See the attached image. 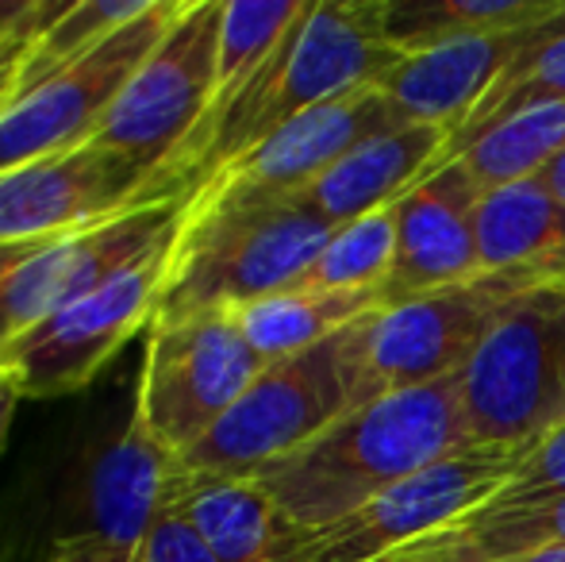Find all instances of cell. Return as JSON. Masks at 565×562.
Instances as JSON below:
<instances>
[{"instance_id": "cell-1", "label": "cell", "mask_w": 565, "mask_h": 562, "mask_svg": "<svg viewBox=\"0 0 565 562\" xmlns=\"http://www.w3.org/2000/svg\"><path fill=\"white\" fill-rule=\"evenodd\" d=\"M466 447L473 443L454 374L350 409L312 443L254 474V481L297 528H323Z\"/></svg>"}, {"instance_id": "cell-2", "label": "cell", "mask_w": 565, "mask_h": 562, "mask_svg": "<svg viewBox=\"0 0 565 562\" xmlns=\"http://www.w3.org/2000/svg\"><path fill=\"white\" fill-rule=\"evenodd\" d=\"M401 54L385 43L381 0H331L300 12L231 108L170 170V189L189 197L201 181L254 150L297 116L358 89H381Z\"/></svg>"}, {"instance_id": "cell-3", "label": "cell", "mask_w": 565, "mask_h": 562, "mask_svg": "<svg viewBox=\"0 0 565 562\" xmlns=\"http://www.w3.org/2000/svg\"><path fill=\"white\" fill-rule=\"evenodd\" d=\"M335 227L292 201L254 209L181 212L170 278L154 320L235 312L300 285Z\"/></svg>"}, {"instance_id": "cell-4", "label": "cell", "mask_w": 565, "mask_h": 562, "mask_svg": "<svg viewBox=\"0 0 565 562\" xmlns=\"http://www.w3.org/2000/svg\"><path fill=\"white\" fill-rule=\"evenodd\" d=\"M365 320L308 351L269 362L238 397V405L173 466L185 474L254 478L328 432L350 409L362 405Z\"/></svg>"}, {"instance_id": "cell-5", "label": "cell", "mask_w": 565, "mask_h": 562, "mask_svg": "<svg viewBox=\"0 0 565 562\" xmlns=\"http://www.w3.org/2000/svg\"><path fill=\"white\" fill-rule=\"evenodd\" d=\"M473 447L527 455L565 424V282H543L504 308L458 370Z\"/></svg>"}, {"instance_id": "cell-6", "label": "cell", "mask_w": 565, "mask_h": 562, "mask_svg": "<svg viewBox=\"0 0 565 562\" xmlns=\"http://www.w3.org/2000/svg\"><path fill=\"white\" fill-rule=\"evenodd\" d=\"M565 282V266H512L381 308L362 331V405L454 378L520 293Z\"/></svg>"}, {"instance_id": "cell-7", "label": "cell", "mask_w": 565, "mask_h": 562, "mask_svg": "<svg viewBox=\"0 0 565 562\" xmlns=\"http://www.w3.org/2000/svg\"><path fill=\"white\" fill-rule=\"evenodd\" d=\"M220 15L224 0H181L166 35L131 74V82L100 120L97 136L89 139L93 150L147 173L158 193H166L162 170L170 158L209 120Z\"/></svg>"}, {"instance_id": "cell-8", "label": "cell", "mask_w": 565, "mask_h": 562, "mask_svg": "<svg viewBox=\"0 0 565 562\" xmlns=\"http://www.w3.org/2000/svg\"><path fill=\"white\" fill-rule=\"evenodd\" d=\"M520 463L515 450L466 447L331 524L297 528L277 562H393L419 543L450 536L512 481Z\"/></svg>"}, {"instance_id": "cell-9", "label": "cell", "mask_w": 565, "mask_h": 562, "mask_svg": "<svg viewBox=\"0 0 565 562\" xmlns=\"http://www.w3.org/2000/svg\"><path fill=\"white\" fill-rule=\"evenodd\" d=\"M173 240L178 232L0 351V374L20 385L23 401L85 390L139 331H150L170 278Z\"/></svg>"}, {"instance_id": "cell-10", "label": "cell", "mask_w": 565, "mask_h": 562, "mask_svg": "<svg viewBox=\"0 0 565 562\" xmlns=\"http://www.w3.org/2000/svg\"><path fill=\"white\" fill-rule=\"evenodd\" d=\"M262 370L266 362L246 343L235 312L154 320L131 409L178 463L238 405Z\"/></svg>"}, {"instance_id": "cell-11", "label": "cell", "mask_w": 565, "mask_h": 562, "mask_svg": "<svg viewBox=\"0 0 565 562\" xmlns=\"http://www.w3.org/2000/svg\"><path fill=\"white\" fill-rule=\"evenodd\" d=\"M178 8L181 0H154L139 20L116 31L89 59L74 62L51 82L20 93L0 113V178L23 170V166L89 147L100 120L116 105L135 70L158 46V39L166 35Z\"/></svg>"}, {"instance_id": "cell-12", "label": "cell", "mask_w": 565, "mask_h": 562, "mask_svg": "<svg viewBox=\"0 0 565 562\" xmlns=\"http://www.w3.org/2000/svg\"><path fill=\"white\" fill-rule=\"evenodd\" d=\"M181 212H185L181 197H162L135 204L124 216L85 232L0 247V351L46 316L66 308L70 300L108 282L142 251L170 240L181 227Z\"/></svg>"}, {"instance_id": "cell-13", "label": "cell", "mask_w": 565, "mask_h": 562, "mask_svg": "<svg viewBox=\"0 0 565 562\" xmlns=\"http://www.w3.org/2000/svg\"><path fill=\"white\" fill-rule=\"evenodd\" d=\"M173 455L127 413L77 470L66 497V528L54 536L46 562H135L166 509Z\"/></svg>"}, {"instance_id": "cell-14", "label": "cell", "mask_w": 565, "mask_h": 562, "mask_svg": "<svg viewBox=\"0 0 565 562\" xmlns=\"http://www.w3.org/2000/svg\"><path fill=\"white\" fill-rule=\"evenodd\" d=\"M404 128V116L381 89H358L335 97L312 113L297 116L262 139L254 150L238 155L224 170L185 197V212H216V209H254V204H281L305 193L320 173H328L342 155L358 142L381 136V131Z\"/></svg>"}, {"instance_id": "cell-15", "label": "cell", "mask_w": 565, "mask_h": 562, "mask_svg": "<svg viewBox=\"0 0 565 562\" xmlns=\"http://www.w3.org/2000/svg\"><path fill=\"white\" fill-rule=\"evenodd\" d=\"M162 197L135 166L93 147L70 150L0 178V247L85 232Z\"/></svg>"}, {"instance_id": "cell-16", "label": "cell", "mask_w": 565, "mask_h": 562, "mask_svg": "<svg viewBox=\"0 0 565 562\" xmlns=\"http://www.w3.org/2000/svg\"><path fill=\"white\" fill-rule=\"evenodd\" d=\"M477 204L481 185L461 158L431 166L396 201V258L388 282L381 285V308L481 274Z\"/></svg>"}, {"instance_id": "cell-17", "label": "cell", "mask_w": 565, "mask_h": 562, "mask_svg": "<svg viewBox=\"0 0 565 562\" xmlns=\"http://www.w3.org/2000/svg\"><path fill=\"white\" fill-rule=\"evenodd\" d=\"M551 23L508 31V35L458 39V43H443L431 46V51L401 54V62L381 82V93L393 100L404 124H439V128L450 131L497 85V77H504L515 66V59L535 46V39Z\"/></svg>"}, {"instance_id": "cell-18", "label": "cell", "mask_w": 565, "mask_h": 562, "mask_svg": "<svg viewBox=\"0 0 565 562\" xmlns=\"http://www.w3.org/2000/svg\"><path fill=\"white\" fill-rule=\"evenodd\" d=\"M447 136L450 131L439 124H404V128L381 131L342 155L305 193L292 197V204L316 212L331 227L370 216L385 204H396L431 170L447 147Z\"/></svg>"}, {"instance_id": "cell-19", "label": "cell", "mask_w": 565, "mask_h": 562, "mask_svg": "<svg viewBox=\"0 0 565 562\" xmlns=\"http://www.w3.org/2000/svg\"><path fill=\"white\" fill-rule=\"evenodd\" d=\"M166 509L178 512L216 562H277L297 524L254 478L185 474L173 466Z\"/></svg>"}, {"instance_id": "cell-20", "label": "cell", "mask_w": 565, "mask_h": 562, "mask_svg": "<svg viewBox=\"0 0 565 562\" xmlns=\"http://www.w3.org/2000/svg\"><path fill=\"white\" fill-rule=\"evenodd\" d=\"M381 312V289H308L292 285L274 297H262L254 305L235 308V320L243 328L246 343L254 347L262 362H281L300 354L323 339L347 331L350 324Z\"/></svg>"}, {"instance_id": "cell-21", "label": "cell", "mask_w": 565, "mask_h": 562, "mask_svg": "<svg viewBox=\"0 0 565 562\" xmlns=\"http://www.w3.org/2000/svg\"><path fill=\"white\" fill-rule=\"evenodd\" d=\"M558 15H565V0H381L385 43L396 54L543 28Z\"/></svg>"}, {"instance_id": "cell-22", "label": "cell", "mask_w": 565, "mask_h": 562, "mask_svg": "<svg viewBox=\"0 0 565 562\" xmlns=\"http://www.w3.org/2000/svg\"><path fill=\"white\" fill-rule=\"evenodd\" d=\"M308 8V0H224V15H220V43H216V82H212V108L209 120L201 124L193 139L170 158V166L162 170V189H170V170L204 139V131H212V124L231 108V100L250 85V77L262 70V62L277 51L289 28L300 20V12ZM178 197V193H173Z\"/></svg>"}, {"instance_id": "cell-23", "label": "cell", "mask_w": 565, "mask_h": 562, "mask_svg": "<svg viewBox=\"0 0 565 562\" xmlns=\"http://www.w3.org/2000/svg\"><path fill=\"white\" fill-rule=\"evenodd\" d=\"M565 150V100L531 105L504 120L489 124L458 147L466 170L481 185V193L515 185V181L543 178V170ZM450 158V162H454ZM443 166V162H439Z\"/></svg>"}, {"instance_id": "cell-24", "label": "cell", "mask_w": 565, "mask_h": 562, "mask_svg": "<svg viewBox=\"0 0 565 562\" xmlns=\"http://www.w3.org/2000/svg\"><path fill=\"white\" fill-rule=\"evenodd\" d=\"M546 100H565V15L554 20L551 28L535 39V46H531L527 54L515 59V66L508 70L504 77H497V85L469 108L466 120L454 124L447 147L435 158V166L450 162L461 142L473 139L477 131H484L489 124L504 120V116L520 113V108L546 105Z\"/></svg>"}, {"instance_id": "cell-25", "label": "cell", "mask_w": 565, "mask_h": 562, "mask_svg": "<svg viewBox=\"0 0 565 562\" xmlns=\"http://www.w3.org/2000/svg\"><path fill=\"white\" fill-rule=\"evenodd\" d=\"M150 4L154 0H77V4H62V12L31 39L28 54H23L20 93L35 89V85L51 82L54 74L70 70L74 62L89 59L116 31L139 20Z\"/></svg>"}, {"instance_id": "cell-26", "label": "cell", "mask_w": 565, "mask_h": 562, "mask_svg": "<svg viewBox=\"0 0 565 562\" xmlns=\"http://www.w3.org/2000/svg\"><path fill=\"white\" fill-rule=\"evenodd\" d=\"M396 258V204L350 220L331 232L312 271L300 278L308 289H381Z\"/></svg>"}, {"instance_id": "cell-27", "label": "cell", "mask_w": 565, "mask_h": 562, "mask_svg": "<svg viewBox=\"0 0 565 562\" xmlns=\"http://www.w3.org/2000/svg\"><path fill=\"white\" fill-rule=\"evenodd\" d=\"M466 562H497L523 551L565 543V497L512 512H469L450 536H443Z\"/></svg>"}, {"instance_id": "cell-28", "label": "cell", "mask_w": 565, "mask_h": 562, "mask_svg": "<svg viewBox=\"0 0 565 562\" xmlns=\"http://www.w3.org/2000/svg\"><path fill=\"white\" fill-rule=\"evenodd\" d=\"M554 497H565V424L554 427L543 443H535L523 455L512 481L489 505H481V512H512L527 509V505L554 501Z\"/></svg>"}, {"instance_id": "cell-29", "label": "cell", "mask_w": 565, "mask_h": 562, "mask_svg": "<svg viewBox=\"0 0 565 562\" xmlns=\"http://www.w3.org/2000/svg\"><path fill=\"white\" fill-rule=\"evenodd\" d=\"M135 562H216V559L209 555V548L196 540L193 528H189L178 512L162 509V517L150 528L147 543L139 548Z\"/></svg>"}, {"instance_id": "cell-30", "label": "cell", "mask_w": 565, "mask_h": 562, "mask_svg": "<svg viewBox=\"0 0 565 562\" xmlns=\"http://www.w3.org/2000/svg\"><path fill=\"white\" fill-rule=\"evenodd\" d=\"M58 12L62 4H43V0H0V54L35 39Z\"/></svg>"}, {"instance_id": "cell-31", "label": "cell", "mask_w": 565, "mask_h": 562, "mask_svg": "<svg viewBox=\"0 0 565 562\" xmlns=\"http://www.w3.org/2000/svg\"><path fill=\"white\" fill-rule=\"evenodd\" d=\"M393 562H461V555L439 536V540H427V543H419V548L404 551V555H396Z\"/></svg>"}, {"instance_id": "cell-32", "label": "cell", "mask_w": 565, "mask_h": 562, "mask_svg": "<svg viewBox=\"0 0 565 562\" xmlns=\"http://www.w3.org/2000/svg\"><path fill=\"white\" fill-rule=\"evenodd\" d=\"M20 401H23L20 385H15L8 374H0V450H4L8 427H12V421H15V409H20Z\"/></svg>"}, {"instance_id": "cell-33", "label": "cell", "mask_w": 565, "mask_h": 562, "mask_svg": "<svg viewBox=\"0 0 565 562\" xmlns=\"http://www.w3.org/2000/svg\"><path fill=\"white\" fill-rule=\"evenodd\" d=\"M543 185L551 189V193L565 204V150H562V155L554 158V162L543 170Z\"/></svg>"}]
</instances>
